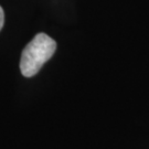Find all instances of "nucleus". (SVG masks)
I'll use <instances>...</instances> for the list:
<instances>
[{
	"mask_svg": "<svg viewBox=\"0 0 149 149\" xmlns=\"http://www.w3.org/2000/svg\"><path fill=\"white\" fill-rule=\"evenodd\" d=\"M56 50V42L45 33H38L23 49L20 59V71L24 77H32L39 73L44 64L52 58Z\"/></svg>",
	"mask_w": 149,
	"mask_h": 149,
	"instance_id": "f257e3e1",
	"label": "nucleus"
},
{
	"mask_svg": "<svg viewBox=\"0 0 149 149\" xmlns=\"http://www.w3.org/2000/svg\"><path fill=\"white\" fill-rule=\"evenodd\" d=\"M3 24H5V12H3V9L0 7V31L3 28Z\"/></svg>",
	"mask_w": 149,
	"mask_h": 149,
	"instance_id": "f03ea898",
	"label": "nucleus"
}]
</instances>
